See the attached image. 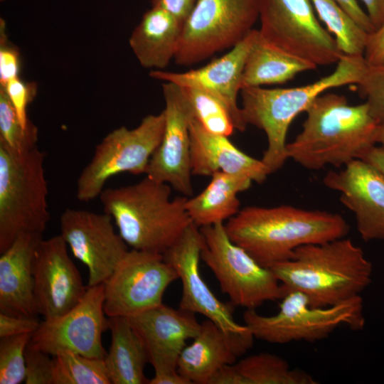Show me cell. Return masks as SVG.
I'll use <instances>...</instances> for the list:
<instances>
[{
  "instance_id": "cell-18",
  "label": "cell",
  "mask_w": 384,
  "mask_h": 384,
  "mask_svg": "<svg viewBox=\"0 0 384 384\" xmlns=\"http://www.w3.org/2000/svg\"><path fill=\"white\" fill-rule=\"evenodd\" d=\"M33 279L36 312L44 319L70 311L87 288L60 235L42 239L38 243L33 260Z\"/></svg>"
},
{
  "instance_id": "cell-9",
  "label": "cell",
  "mask_w": 384,
  "mask_h": 384,
  "mask_svg": "<svg viewBox=\"0 0 384 384\" xmlns=\"http://www.w3.org/2000/svg\"><path fill=\"white\" fill-rule=\"evenodd\" d=\"M164 113L149 114L134 129H114L99 143L90 161L80 174L76 198L90 201L100 196L109 178L120 173H146L149 161L161 144Z\"/></svg>"
},
{
  "instance_id": "cell-5",
  "label": "cell",
  "mask_w": 384,
  "mask_h": 384,
  "mask_svg": "<svg viewBox=\"0 0 384 384\" xmlns=\"http://www.w3.org/2000/svg\"><path fill=\"white\" fill-rule=\"evenodd\" d=\"M368 65L363 55L343 54L335 70L328 75L304 86L268 89H241V112L246 124L262 130L267 148L261 159L271 174L280 169L288 159L286 138L297 116L306 112L311 102L326 90L346 85H357Z\"/></svg>"
},
{
  "instance_id": "cell-43",
  "label": "cell",
  "mask_w": 384,
  "mask_h": 384,
  "mask_svg": "<svg viewBox=\"0 0 384 384\" xmlns=\"http://www.w3.org/2000/svg\"><path fill=\"white\" fill-rule=\"evenodd\" d=\"M361 159L370 164L384 176V146H373Z\"/></svg>"
},
{
  "instance_id": "cell-23",
  "label": "cell",
  "mask_w": 384,
  "mask_h": 384,
  "mask_svg": "<svg viewBox=\"0 0 384 384\" xmlns=\"http://www.w3.org/2000/svg\"><path fill=\"white\" fill-rule=\"evenodd\" d=\"M190 138L193 175L211 176L222 171L248 177L257 183L270 175L261 159L240 150L228 137L208 132L195 118L190 123Z\"/></svg>"
},
{
  "instance_id": "cell-6",
  "label": "cell",
  "mask_w": 384,
  "mask_h": 384,
  "mask_svg": "<svg viewBox=\"0 0 384 384\" xmlns=\"http://www.w3.org/2000/svg\"><path fill=\"white\" fill-rule=\"evenodd\" d=\"M45 154L16 153L0 144V253L25 233L43 234L50 220Z\"/></svg>"
},
{
  "instance_id": "cell-17",
  "label": "cell",
  "mask_w": 384,
  "mask_h": 384,
  "mask_svg": "<svg viewBox=\"0 0 384 384\" xmlns=\"http://www.w3.org/2000/svg\"><path fill=\"white\" fill-rule=\"evenodd\" d=\"M201 248L200 228L192 223L181 238L163 254L181 281L179 308L204 316L228 334L238 336L252 334L246 325L235 321L233 306L219 300L201 277L199 268Z\"/></svg>"
},
{
  "instance_id": "cell-44",
  "label": "cell",
  "mask_w": 384,
  "mask_h": 384,
  "mask_svg": "<svg viewBox=\"0 0 384 384\" xmlns=\"http://www.w3.org/2000/svg\"><path fill=\"white\" fill-rule=\"evenodd\" d=\"M376 144L384 146V122L379 124L376 135Z\"/></svg>"
},
{
  "instance_id": "cell-35",
  "label": "cell",
  "mask_w": 384,
  "mask_h": 384,
  "mask_svg": "<svg viewBox=\"0 0 384 384\" xmlns=\"http://www.w3.org/2000/svg\"><path fill=\"white\" fill-rule=\"evenodd\" d=\"M26 384H53V358L28 345L25 353Z\"/></svg>"
},
{
  "instance_id": "cell-20",
  "label": "cell",
  "mask_w": 384,
  "mask_h": 384,
  "mask_svg": "<svg viewBox=\"0 0 384 384\" xmlns=\"http://www.w3.org/2000/svg\"><path fill=\"white\" fill-rule=\"evenodd\" d=\"M250 43L251 31L228 53L201 68L183 73L152 70L149 76L182 87L201 90L215 96L230 110L235 129L243 132L247 124L238 104V96L242 89L243 70Z\"/></svg>"
},
{
  "instance_id": "cell-45",
  "label": "cell",
  "mask_w": 384,
  "mask_h": 384,
  "mask_svg": "<svg viewBox=\"0 0 384 384\" xmlns=\"http://www.w3.org/2000/svg\"><path fill=\"white\" fill-rule=\"evenodd\" d=\"M5 0H0L1 2H4Z\"/></svg>"
},
{
  "instance_id": "cell-8",
  "label": "cell",
  "mask_w": 384,
  "mask_h": 384,
  "mask_svg": "<svg viewBox=\"0 0 384 384\" xmlns=\"http://www.w3.org/2000/svg\"><path fill=\"white\" fill-rule=\"evenodd\" d=\"M199 228L201 260L213 272L233 306L255 309L266 302L282 299L286 289L273 271L233 242L224 223Z\"/></svg>"
},
{
  "instance_id": "cell-12",
  "label": "cell",
  "mask_w": 384,
  "mask_h": 384,
  "mask_svg": "<svg viewBox=\"0 0 384 384\" xmlns=\"http://www.w3.org/2000/svg\"><path fill=\"white\" fill-rule=\"evenodd\" d=\"M178 279L162 254L131 249L104 282L105 312L107 317H128L159 306Z\"/></svg>"
},
{
  "instance_id": "cell-42",
  "label": "cell",
  "mask_w": 384,
  "mask_h": 384,
  "mask_svg": "<svg viewBox=\"0 0 384 384\" xmlns=\"http://www.w3.org/2000/svg\"><path fill=\"white\" fill-rule=\"evenodd\" d=\"M365 5L366 13L375 29L384 21V0H361Z\"/></svg>"
},
{
  "instance_id": "cell-3",
  "label": "cell",
  "mask_w": 384,
  "mask_h": 384,
  "mask_svg": "<svg viewBox=\"0 0 384 384\" xmlns=\"http://www.w3.org/2000/svg\"><path fill=\"white\" fill-rule=\"evenodd\" d=\"M270 268L286 289L303 293L311 306L319 307L360 296L373 270L363 250L346 237L301 246Z\"/></svg>"
},
{
  "instance_id": "cell-7",
  "label": "cell",
  "mask_w": 384,
  "mask_h": 384,
  "mask_svg": "<svg viewBox=\"0 0 384 384\" xmlns=\"http://www.w3.org/2000/svg\"><path fill=\"white\" fill-rule=\"evenodd\" d=\"M243 319L255 338L281 344L319 341L341 325L353 330H361L365 325L361 296L319 307L311 306L303 293L290 289H286L276 314L263 316L255 309H247Z\"/></svg>"
},
{
  "instance_id": "cell-34",
  "label": "cell",
  "mask_w": 384,
  "mask_h": 384,
  "mask_svg": "<svg viewBox=\"0 0 384 384\" xmlns=\"http://www.w3.org/2000/svg\"><path fill=\"white\" fill-rule=\"evenodd\" d=\"M356 85L373 118L379 123L384 122V65H368Z\"/></svg>"
},
{
  "instance_id": "cell-19",
  "label": "cell",
  "mask_w": 384,
  "mask_h": 384,
  "mask_svg": "<svg viewBox=\"0 0 384 384\" xmlns=\"http://www.w3.org/2000/svg\"><path fill=\"white\" fill-rule=\"evenodd\" d=\"M324 184L340 194L352 211L365 241L384 240V176L367 161L357 159L339 171H329Z\"/></svg>"
},
{
  "instance_id": "cell-31",
  "label": "cell",
  "mask_w": 384,
  "mask_h": 384,
  "mask_svg": "<svg viewBox=\"0 0 384 384\" xmlns=\"http://www.w3.org/2000/svg\"><path fill=\"white\" fill-rule=\"evenodd\" d=\"M181 87L189 101L194 118L206 130L228 137L233 134L236 129L233 118L220 100L201 90Z\"/></svg>"
},
{
  "instance_id": "cell-39",
  "label": "cell",
  "mask_w": 384,
  "mask_h": 384,
  "mask_svg": "<svg viewBox=\"0 0 384 384\" xmlns=\"http://www.w3.org/2000/svg\"><path fill=\"white\" fill-rule=\"evenodd\" d=\"M363 58L368 65H384V21L368 33Z\"/></svg>"
},
{
  "instance_id": "cell-1",
  "label": "cell",
  "mask_w": 384,
  "mask_h": 384,
  "mask_svg": "<svg viewBox=\"0 0 384 384\" xmlns=\"http://www.w3.org/2000/svg\"><path fill=\"white\" fill-rule=\"evenodd\" d=\"M224 225L233 242L269 268L289 260L301 246L344 238L349 230L340 214L289 205L247 206Z\"/></svg>"
},
{
  "instance_id": "cell-41",
  "label": "cell",
  "mask_w": 384,
  "mask_h": 384,
  "mask_svg": "<svg viewBox=\"0 0 384 384\" xmlns=\"http://www.w3.org/2000/svg\"><path fill=\"white\" fill-rule=\"evenodd\" d=\"M342 9L366 32L372 33L375 30L366 11L360 6L357 0H334Z\"/></svg>"
},
{
  "instance_id": "cell-25",
  "label": "cell",
  "mask_w": 384,
  "mask_h": 384,
  "mask_svg": "<svg viewBox=\"0 0 384 384\" xmlns=\"http://www.w3.org/2000/svg\"><path fill=\"white\" fill-rule=\"evenodd\" d=\"M111 343L104 358L112 384H148L145 343L127 317H109Z\"/></svg>"
},
{
  "instance_id": "cell-22",
  "label": "cell",
  "mask_w": 384,
  "mask_h": 384,
  "mask_svg": "<svg viewBox=\"0 0 384 384\" xmlns=\"http://www.w3.org/2000/svg\"><path fill=\"white\" fill-rule=\"evenodd\" d=\"M43 234L19 235L0 257V312L14 316L38 314L34 299L33 260Z\"/></svg>"
},
{
  "instance_id": "cell-21",
  "label": "cell",
  "mask_w": 384,
  "mask_h": 384,
  "mask_svg": "<svg viewBox=\"0 0 384 384\" xmlns=\"http://www.w3.org/2000/svg\"><path fill=\"white\" fill-rule=\"evenodd\" d=\"M252 334L233 336L209 319L201 323L193 342L186 346L178 360V371L190 384H210L224 366L237 361L254 341Z\"/></svg>"
},
{
  "instance_id": "cell-10",
  "label": "cell",
  "mask_w": 384,
  "mask_h": 384,
  "mask_svg": "<svg viewBox=\"0 0 384 384\" xmlns=\"http://www.w3.org/2000/svg\"><path fill=\"white\" fill-rule=\"evenodd\" d=\"M258 18L259 0H198L183 23L176 63L193 65L233 48Z\"/></svg>"
},
{
  "instance_id": "cell-36",
  "label": "cell",
  "mask_w": 384,
  "mask_h": 384,
  "mask_svg": "<svg viewBox=\"0 0 384 384\" xmlns=\"http://www.w3.org/2000/svg\"><path fill=\"white\" fill-rule=\"evenodd\" d=\"M1 87L4 89L23 127H30L33 124L28 117L27 107L36 94V85L33 82L26 83L18 77Z\"/></svg>"
},
{
  "instance_id": "cell-29",
  "label": "cell",
  "mask_w": 384,
  "mask_h": 384,
  "mask_svg": "<svg viewBox=\"0 0 384 384\" xmlns=\"http://www.w3.org/2000/svg\"><path fill=\"white\" fill-rule=\"evenodd\" d=\"M319 18L334 36L342 53L363 55L368 33L361 28L334 0H309Z\"/></svg>"
},
{
  "instance_id": "cell-13",
  "label": "cell",
  "mask_w": 384,
  "mask_h": 384,
  "mask_svg": "<svg viewBox=\"0 0 384 384\" xmlns=\"http://www.w3.org/2000/svg\"><path fill=\"white\" fill-rule=\"evenodd\" d=\"M104 283L87 287L80 302L59 316L43 319L28 346L52 356L65 351L105 358L102 336L109 330L104 309Z\"/></svg>"
},
{
  "instance_id": "cell-16",
  "label": "cell",
  "mask_w": 384,
  "mask_h": 384,
  "mask_svg": "<svg viewBox=\"0 0 384 384\" xmlns=\"http://www.w3.org/2000/svg\"><path fill=\"white\" fill-rule=\"evenodd\" d=\"M107 213L67 208L60 218V236L87 268V287L104 283L129 250Z\"/></svg>"
},
{
  "instance_id": "cell-30",
  "label": "cell",
  "mask_w": 384,
  "mask_h": 384,
  "mask_svg": "<svg viewBox=\"0 0 384 384\" xmlns=\"http://www.w3.org/2000/svg\"><path fill=\"white\" fill-rule=\"evenodd\" d=\"M53 384H110L104 358L65 351L53 356Z\"/></svg>"
},
{
  "instance_id": "cell-24",
  "label": "cell",
  "mask_w": 384,
  "mask_h": 384,
  "mask_svg": "<svg viewBox=\"0 0 384 384\" xmlns=\"http://www.w3.org/2000/svg\"><path fill=\"white\" fill-rule=\"evenodd\" d=\"M183 23L166 10L152 6L129 38V46L142 66L164 69L175 57Z\"/></svg>"
},
{
  "instance_id": "cell-11",
  "label": "cell",
  "mask_w": 384,
  "mask_h": 384,
  "mask_svg": "<svg viewBox=\"0 0 384 384\" xmlns=\"http://www.w3.org/2000/svg\"><path fill=\"white\" fill-rule=\"evenodd\" d=\"M316 14L309 0H259V31L272 45L316 66L337 63L343 53Z\"/></svg>"
},
{
  "instance_id": "cell-38",
  "label": "cell",
  "mask_w": 384,
  "mask_h": 384,
  "mask_svg": "<svg viewBox=\"0 0 384 384\" xmlns=\"http://www.w3.org/2000/svg\"><path fill=\"white\" fill-rule=\"evenodd\" d=\"M36 317L14 316L0 312V338L25 334H33L40 326Z\"/></svg>"
},
{
  "instance_id": "cell-28",
  "label": "cell",
  "mask_w": 384,
  "mask_h": 384,
  "mask_svg": "<svg viewBox=\"0 0 384 384\" xmlns=\"http://www.w3.org/2000/svg\"><path fill=\"white\" fill-rule=\"evenodd\" d=\"M309 374L292 368L287 361L265 352L222 368L210 384H316Z\"/></svg>"
},
{
  "instance_id": "cell-2",
  "label": "cell",
  "mask_w": 384,
  "mask_h": 384,
  "mask_svg": "<svg viewBox=\"0 0 384 384\" xmlns=\"http://www.w3.org/2000/svg\"><path fill=\"white\" fill-rule=\"evenodd\" d=\"M305 112L302 131L287 144L288 159L305 169L343 167L376 144L380 123L366 102L351 105L343 95L323 93Z\"/></svg>"
},
{
  "instance_id": "cell-37",
  "label": "cell",
  "mask_w": 384,
  "mask_h": 384,
  "mask_svg": "<svg viewBox=\"0 0 384 384\" xmlns=\"http://www.w3.org/2000/svg\"><path fill=\"white\" fill-rule=\"evenodd\" d=\"M4 21L1 18L0 85L18 77L20 55L17 49L6 43Z\"/></svg>"
},
{
  "instance_id": "cell-14",
  "label": "cell",
  "mask_w": 384,
  "mask_h": 384,
  "mask_svg": "<svg viewBox=\"0 0 384 384\" xmlns=\"http://www.w3.org/2000/svg\"><path fill=\"white\" fill-rule=\"evenodd\" d=\"M127 318L142 338L154 369L148 384H190L177 366L186 341L200 331L195 314L163 303Z\"/></svg>"
},
{
  "instance_id": "cell-4",
  "label": "cell",
  "mask_w": 384,
  "mask_h": 384,
  "mask_svg": "<svg viewBox=\"0 0 384 384\" xmlns=\"http://www.w3.org/2000/svg\"><path fill=\"white\" fill-rule=\"evenodd\" d=\"M171 196L170 185L146 176L134 184L104 189L99 197L128 246L163 255L193 223L188 197Z\"/></svg>"
},
{
  "instance_id": "cell-33",
  "label": "cell",
  "mask_w": 384,
  "mask_h": 384,
  "mask_svg": "<svg viewBox=\"0 0 384 384\" xmlns=\"http://www.w3.org/2000/svg\"><path fill=\"white\" fill-rule=\"evenodd\" d=\"M32 334L0 338V384H19L26 378L25 353Z\"/></svg>"
},
{
  "instance_id": "cell-26",
  "label": "cell",
  "mask_w": 384,
  "mask_h": 384,
  "mask_svg": "<svg viewBox=\"0 0 384 384\" xmlns=\"http://www.w3.org/2000/svg\"><path fill=\"white\" fill-rule=\"evenodd\" d=\"M316 68L314 63L272 45L261 36L259 30L253 28L243 70L242 88L282 84L300 73Z\"/></svg>"
},
{
  "instance_id": "cell-15",
  "label": "cell",
  "mask_w": 384,
  "mask_h": 384,
  "mask_svg": "<svg viewBox=\"0 0 384 384\" xmlns=\"http://www.w3.org/2000/svg\"><path fill=\"white\" fill-rule=\"evenodd\" d=\"M162 90L165 100L164 134L145 175L170 185L182 196L191 197L193 194L190 138L193 110L181 87L164 82Z\"/></svg>"
},
{
  "instance_id": "cell-32",
  "label": "cell",
  "mask_w": 384,
  "mask_h": 384,
  "mask_svg": "<svg viewBox=\"0 0 384 384\" xmlns=\"http://www.w3.org/2000/svg\"><path fill=\"white\" fill-rule=\"evenodd\" d=\"M38 129L21 125L4 89L0 88V144L16 153H24L37 146Z\"/></svg>"
},
{
  "instance_id": "cell-40",
  "label": "cell",
  "mask_w": 384,
  "mask_h": 384,
  "mask_svg": "<svg viewBox=\"0 0 384 384\" xmlns=\"http://www.w3.org/2000/svg\"><path fill=\"white\" fill-rule=\"evenodd\" d=\"M198 0H151V5L166 10L183 23Z\"/></svg>"
},
{
  "instance_id": "cell-27",
  "label": "cell",
  "mask_w": 384,
  "mask_h": 384,
  "mask_svg": "<svg viewBox=\"0 0 384 384\" xmlns=\"http://www.w3.org/2000/svg\"><path fill=\"white\" fill-rule=\"evenodd\" d=\"M208 186L196 196L188 197L186 209L198 228L225 223L240 209L238 194L253 182L248 177L222 171L213 174Z\"/></svg>"
}]
</instances>
